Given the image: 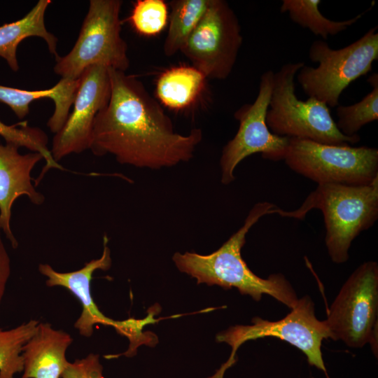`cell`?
I'll list each match as a JSON object with an SVG mask.
<instances>
[{
  "mask_svg": "<svg viewBox=\"0 0 378 378\" xmlns=\"http://www.w3.org/2000/svg\"><path fill=\"white\" fill-rule=\"evenodd\" d=\"M111 96L94 120L90 150L138 168L160 169L189 161L202 132L177 133L171 118L136 78L108 69Z\"/></svg>",
  "mask_w": 378,
  "mask_h": 378,
  "instance_id": "6da1fadb",
  "label": "cell"
},
{
  "mask_svg": "<svg viewBox=\"0 0 378 378\" xmlns=\"http://www.w3.org/2000/svg\"><path fill=\"white\" fill-rule=\"evenodd\" d=\"M276 206L270 202L257 203L249 211L244 225L223 245L209 255L195 252H176L172 260L178 270L197 279V284L217 285L225 289L232 287L242 295L259 302L262 295L274 298L293 309L297 294L281 274H272L262 279L254 274L243 260L241 251L249 230L266 214H274Z\"/></svg>",
  "mask_w": 378,
  "mask_h": 378,
  "instance_id": "7a4b0ae2",
  "label": "cell"
},
{
  "mask_svg": "<svg viewBox=\"0 0 378 378\" xmlns=\"http://www.w3.org/2000/svg\"><path fill=\"white\" fill-rule=\"evenodd\" d=\"M312 209L323 213L330 258L335 263H344L349 259L353 240L378 218V177L366 185L319 184L298 209L276 208L275 213L303 219Z\"/></svg>",
  "mask_w": 378,
  "mask_h": 378,
  "instance_id": "3957f363",
  "label": "cell"
},
{
  "mask_svg": "<svg viewBox=\"0 0 378 378\" xmlns=\"http://www.w3.org/2000/svg\"><path fill=\"white\" fill-rule=\"evenodd\" d=\"M304 62L286 63L274 74L273 88L266 115L272 133L280 136L307 139L319 144L350 146L359 135L347 136L337 128L329 107L309 97L306 101L295 94V78Z\"/></svg>",
  "mask_w": 378,
  "mask_h": 378,
  "instance_id": "277c9868",
  "label": "cell"
},
{
  "mask_svg": "<svg viewBox=\"0 0 378 378\" xmlns=\"http://www.w3.org/2000/svg\"><path fill=\"white\" fill-rule=\"evenodd\" d=\"M309 59L316 67L304 65L296 78L304 92L328 107L339 106L343 91L351 83L368 74L378 59L377 26L370 28L360 38L340 49L331 48L322 39L312 42Z\"/></svg>",
  "mask_w": 378,
  "mask_h": 378,
  "instance_id": "5b68a950",
  "label": "cell"
},
{
  "mask_svg": "<svg viewBox=\"0 0 378 378\" xmlns=\"http://www.w3.org/2000/svg\"><path fill=\"white\" fill-rule=\"evenodd\" d=\"M251 323L231 326L216 335V341L229 344L232 351L228 360L208 378H223L225 371L236 363L237 351L242 344L267 337L279 338L298 348L306 356L310 365L330 378L321 353L322 341L330 338V332L325 320L316 318L314 303L309 295L298 299L291 311L279 321L256 316Z\"/></svg>",
  "mask_w": 378,
  "mask_h": 378,
  "instance_id": "8992f818",
  "label": "cell"
},
{
  "mask_svg": "<svg viewBox=\"0 0 378 378\" xmlns=\"http://www.w3.org/2000/svg\"><path fill=\"white\" fill-rule=\"evenodd\" d=\"M120 0H90L88 13L71 50L56 59L54 71L78 80L89 66L125 71L130 66L127 46L121 36Z\"/></svg>",
  "mask_w": 378,
  "mask_h": 378,
  "instance_id": "52a82bcc",
  "label": "cell"
},
{
  "mask_svg": "<svg viewBox=\"0 0 378 378\" xmlns=\"http://www.w3.org/2000/svg\"><path fill=\"white\" fill-rule=\"evenodd\" d=\"M295 172L319 184L366 185L378 177V149L289 138L284 160Z\"/></svg>",
  "mask_w": 378,
  "mask_h": 378,
  "instance_id": "ba28073f",
  "label": "cell"
},
{
  "mask_svg": "<svg viewBox=\"0 0 378 378\" xmlns=\"http://www.w3.org/2000/svg\"><path fill=\"white\" fill-rule=\"evenodd\" d=\"M378 265L367 261L344 282L325 320L330 338L349 347L370 343L377 357Z\"/></svg>",
  "mask_w": 378,
  "mask_h": 378,
  "instance_id": "9c48e42d",
  "label": "cell"
},
{
  "mask_svg": "<svg viewBox=\"0 0 378 378\" xmlns=\"http://www.w3.org/2000/svg\"><path fill=\"white\" fill-rule=\"evenodd\" d=\"M242 41L239 20L229 4L210 0L180 52L206 78L224 80L234 66Z\"/></svg>",
  "mask_w": 378,
  "mask_h": 378,
  "instance_id": "30bf717a",
  "label": "cell"
},
{
  "mask_svg": "<svg viewBox=\"0 0 378 378\" xmlns=\"http://www.w3.org/2000/svg\"><path fill=\"white\" fill-rule=\"evenodd\" d=\"M274 74L272 70L265 71L260 76L254 102L244 104L234 113L239 128L223 147L220 158L221 183L224 185L234 181L237 166L253 154L260 153L263 158L272 161L284 160L289 138L274 134L266 123Z\"/></svg>",
  "mask_w": 378,
  "mask_h": 378,
  "instance_id": "8fae6325",
  "label": "cell"
},
{
  "mask_svg": "<svg viewBox=\"0 0 378 378\" xmlns=\"http://www.w3.org/2000/svg\"><path fill=\"white\" fill-rule=\"evenodd\" d=\"M108 241V239L106 234H104L101 257L86 262L82 268L76 271L59 272L48 264H40L38 270L47 278L46 283L48 286L64 287L79 300L82 310L74 327L80 335L90 337L96 324L109 326L113 327L119 334L128 338L130 348H136L146 338V332H142L143 328L147 325L146 321L144 318H130L120 321L110 318L99 310L91 295L90 282L93 273L97 270H107L111 266V251Z\"/></svg>",
  "mask_w": 378,
  "mask_h": 378,
  "instance_id": "7c38bea8",
  "label": "cell"
},
{
  "mask_svg": "<svg viewBox=\"0 0 378 378\" xmlns=\"http://www.w3.org/2000/svg\"><path fill=\"white\" fill-rule=\"evenodd\" d=\"M110 96L108 68L100 65L88 67L80 77L73 111L53 137L50 153L55 162L90 149L94 120Z\"/></svg>",
  "mask_w": 378,
  "mask_h": 378,
  "instance_id": "4fadbf2b",
  "label": "cell"
},
{
  "mask_svg": "<svg viewBox=\"0 0 378 378\" xmlns=\"http://www.w3.org/2000/svg\"><path fill=\"white\" fill-rule=\"evenodd\" d=\"M19 148L11 143L0 144V227L15 248L18 242L10 228L13 203L22 195H27L35 205H41L45 200L32 184L31 176L32 169L43 158L37 152L20 154Z\"/></svg>",
  "mask_w": 378,
  "mask_h": 378,
  "instance_id": "5bb4252c",
  "label": "cell"
},
{
  "mask_svg": "<svg viewBox=\"0 0 378 378\" xmlns=\"http://www.w3.org/2000/svg\"><path fill=\"white\" fill-rule=\"evenodd\" d=\"M72 342L69 333L39 323L22 348V378H61L69 363L66 352Z\"/></svg>",
  "mask_w": 378,
  "mask_h": 378,
  "instance_id": "9a60e30c",
  "label": "cell"
},
{
  "mask_svg": "<svg viewBox=\"0 0 378 378\" xmlns=\"http://www.w3.org/2000/svg\"><path fill=\"white\" fill-rule=\"evenodd\" d=\"M79 83L80 78H61L51 88L40 90H21L0 85V102L8 106L18 118L22 119L28 115L29 105L33 101L44 98L52 99L55 110L47 125L51 132L56 134L67 120Z\"/></svg>",
  "mask_w": 378,
  "mask_h": 378,
  "instance_id": "2e32d148",
  "label": "cell"
},
{
  "mask_svg": "<svg viewBox=\"0 0 378 378\" xmlns=\"http://www.w3.org/2000/svg\"><path fill=\"white\" fill-rule=\"evenodd\" d=\"M51 2L50 0H39L22 18L0 25V57L6 61L13 71L19 69L16 56L18 46L28 37L43 38L50 53L56 59L59 57L56 50L57 39L45 26V13Z\"/></svg>",
  "mask_w": 378,
  "mask_h": 378,
  "instance_id": "e0dca14e",
  "label": "cell"
},
{
  "mask_svg": "<svg viewBox=\"0 0 378 378\" xmlns=\"http://www.w3.org/2000/svg\"><path fill=\"white\" fill-rule=\"evenodd\" d=\"M206 77L192 66L164 71L157 80L156 94L164 106L178 110L190 106L202 91Z\"/></svg>",
  "mask_w": 378,
  "mask_h": 378,
  "instance_id": "ac0fdd59",
  "label": "cell"
},
{
  "mask_svg": "<svg viewBox=\"0 0 378 378\" xmlns=\"http://www.w3.org/2000/svg\"><path fill=\"white\" fill-rule=\"evenodd\" d=\"M320 0H283L280 11L287 13L290 19L303 28L308 29L326 41L357 22L365 11L349 20L335 21L326 18L319 10Z\"/></svg>",
  "mask_w": 378,
  "mask_h": 378,
  "instance_id": "d6986e66",
  "label": "cell"
},
{
  "mask_svg": "<svg viewBox=\"0 0 378 378\" xmlns=\"http://www.w3.org/2000/svg\"><path fill=\"white\" fill-rule=\"evenodd\" d=\"M209 1L210 0L171 1L172 11L163 46L166 56L171 57L181 51L207 10Z\"/></svg>",
  "mask_w": 378,
  "mask_h": 378,
  "instance_id": "ffe728a7",
  "label": "cell"
},
{
  "mask_svg": "<svg viewBox=\"0 0 378 378\" xmlns=\"http://www.w3.org/2000/svg\"><path fill=\"white\" fill-rule=\"evenodd\" d=\"M38 323L31 319L8 330L0 328V378H15L17 373L22 372V348Z\"/></svg>",
  "mask_w": 378,
  "mask_h": 378,
  "instance_id": "44dd1931",
  "label": "cell"
},
{
  "mask_svg": "<svg viewBox=\"0 0 378 378\" xmlns=\"http://www.w3.org/2000/svg\"><path fill=\"white\" fill-rule=\"evenodd\" d=\"M372 87L360 102L349 106H337L338 130L345 136H354L365 125L378 119V75L374 74L368 79Z\"/></svg>",
  "mask_w": 378,
  "mask_h": 378,
  "instance_id": "7402d4cb",
  "label": "cell"
},
{
  "mask_svg": "<svg viewBox=\"0 0 378 378\" xmlns=\"http://www.w3.org/2000/svg\"><path fill=\"white\" fill-rule=\"evenodd\" d=\"M130 20L140 34L148 36L158 34L169 21L167 4L163 0H138L134 5Z\"/></svg>",
  "mask_w": 378,
  "mask_h": 378,
  "instance_id": "603a6c76",
  "label": "cell"
},
{
  "mask_svg": "<svg viewBox=\"0 0 378 378\" xmlns=\"http://www.w3.org/2000/svg\"><path fill=\"white\" fill-rule=\"evenodd\" d=\"M61 378H104L99 356L91 353L85 358L69 363Z\"/></svg>",
  "mask_w": 378,
  "mask_h": 378,
  "instance_id": "cb8c5ba5",
  "label": "cell"
},
{
  "mask_svg": "<svg viewBox=\"0 0 378 378\" xmlns=\"http://www.w3.org/2000/svg\"><path fill=\"white\" fill-rule=\"evenodd\" d=\"M2 230L0 227V304L10 275V259L2 239Z\"/></svg>",
  "mask_w": 378,
  "mask_h": 378,
  "instance_id": "d4e9b609",
  "label": "cell"
}]
</instances>
